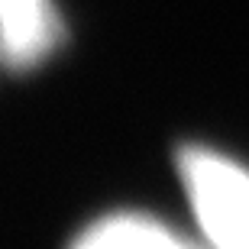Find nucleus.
Returning a JSON list of instances; mask_svg holds the SVG:
<instances>
[{
    "label": "nucleus",
    "mask_w": 249,
    "mask_h": 249,
    "mask_svg": "<svg viewBox=\"0 0 249 249\" xmlns=\"http://www.w3.org/2000/svg\"><path fill=\"white\" fill-rule=\"evenodd\" d=\"M71 249H197L165 223L142 213H113L91 223Z\"/></svg>",
    "instance_id": "nucleus-3"
},
{
    "label": "nucleus",
    "mask_w": 249,
    "mask_h": 249,
    "mask_svg": "<svg viewBox=\"0 0 249 249\" xmlns=\"http://www.w3.org/2000/svg\"><path fill=\"white\" fill-rule=\"evenodd\" d=\"M58 29L52 0H0V55L7 62H42L55 49Z\"/></svg>",
    "instance_id": "nucleus-2"
},
{
    "label": "nucleus",
    "mask_w": 249,
    "mask_h": 249,
    "mask_svg": "<svg viewBox=\"0 0 249 249\" xmlns=\"http://www.w3.org/2000/svg\"><path fill=\"white\" fill-rule=\"evenodd\" d=\"M178 172L207 249H249V168L217 149L185 146Z\"/></svg>",
    "instance_id": "nucleus-1"
}]
</instances>
